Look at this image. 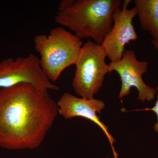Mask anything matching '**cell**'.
Listing matches in <instances>:
<instances>
[{
    "label": "cell",
    "instance_id": "7c38bea8",
    "mask_svg": "<svg viewBox=\"0 0 158 158\" xmlns=\"http://www.w3.org/2000/svg\"><path fill=\"white\" fill-rule=\"evenodd\" d=\"M112 151H113V156H114V158H118V154H117V152H116V151L115 150V149H113Z\"/></svg>",
    "mask_w": 158,
    "mask_h": 158
},
{
    "label": "cell",
    "instance_id": "8fae6325",
    "mask_svg": "<svg viewBox=\"0 0 158 158\" xmlns=\"http://www.w3.org/2000/svg\"><path fill=\"white\" fill-rule=\"evenodd\" d=\"M152 44L155 48L158 51V37L155 39H153Z\"/></svg>",
    "mask_w": 158,
    "mask_h": 158
},
{
    "label": "cell",
    "instance_id": "9c48e42d",
    "mask_svg": "<svg viewBox=\"0 0 158 158\" xmlns=\"http://www.w3.org/2000/svg\"><path fill=\"white\" fill-rule=\"evenodd\" d=\"M140 25L143 31H147L153 39L158 37V0H135Z\"/></svg>",
    "mask_w": 158,
    "mask_h": 158
},
{
    "label": "cell",
    "instance_id": "52a82bcc",
    "mask_svg": "<svg viewBox=\"0 0 158 158\" xmlns=\"http://www.w3.org/2000/svg\"><path fill=\"white\" fill-rule=\"evenodd\" d=\"M131 2V0H125L122 4V9L117 8L114 11L113 27L100 45L110 62L120 60L126 45L138 39L132 23L137 15V11L135 7L131 9L127 8Z\"/></svg>",
    "mask_w": 158,
    "mask_h": 158
},
{
    "label": "cell",
    "instance_id": "7a4b0ae2",
    "mask_svg": "<svg viewBox=\"0 0 158 158\" xmlns=\"http://www.w3.org/2000/svg\"><path fill=\"white\" fill-rule=\"evenodd\" d=\"M121 0H62L56 23L74 32L80 39L91 38L101 45L113 25V14Z\"/></svg>",
    "mask_w": 158,
    "mask_h": 158
},
{
    "label": "cell",
    "instance_id": "6da1fadb",
    "mask_svg": "<svg viewBox=\"0 0 158 158\" xmlns=\"http://www.w3.org/2000/svg\"><path fill=\"white\" fill-rule=\"evenodd\" d=\"M58 114L57 102L31 84L0 89V147L37 148Z\"/></svg>",
    "mask_w": 158,
    "mask_h": 158
},
{
    "label": "cell",
    "instance_id": "ba28073f",
    "mask_svg": "<svg viewBox=\"0 0 158 158\" xmlns=\"http://www.w3.org/2000/svg\"><path fill=\"white\" fill-rule=\"evenodd\" d=\"M58 114L65 119L75 117H81L88 119L98 126L105 133L112 148L115 149L113 143L116 141L108 131V127L103 123L97 113H101L105 107L104 102L101 100L92 98H78L71 94L65 92L57 102Z\"/></svg>",
    "mask_w": 158,
    "mask_h": 158
},
{
    "label": "cell",
    "instance_id": "277c9868",
    "mask_svg": "<svg viewBox=\"0 0 158 158\" xmlns=\"http://www.w3.org/2000/svg\"><path fill=\"white\" fill-rule=\"evenodd\" d=\"M107 56L100 45L88 40L83 44L76 64L72 85L81 98H93L102 86L105 77L111 72Z\"/></svg>",
    "mask_w": 158,
    "mask_h": 158
},
{
    "label": "cell",
    "instance_id": "30bf717a",
    "mask_svg": "<svg viewBox=\"0 0 158 158\" xmlns=\"http://www.w3.org/2000/svg\"><path fill=\"white\" fill-rule=\"evenodd\" d=\"M157 91L158 93L157 99L155 105L153 107L151 108H146L145 109H143V110H145V111H152V112H154L156 115L157 117V121L156 123L154 126V129L156 133L158 134V85L157 86L156 88Z\"/></svg>",
    "mask_w": 158,
    "mask_h": 158
},
{
    "label": "cell",
    "instance_id": "5b68a950",
    "mask_svg": "<svg viewBox=\"0 0 158 158\" xmlns=\"http://www.w3.org/2000/svg\"><path fill=\"white\" fill-rule=\"evenodd\" d=\"M23 83L31 84L46 94H48V90H59L47 77L40 66L39 58L34 54L0 61V89Z\"/></svg>",
    "mask_w": 158,
    "mask_h": 158
},
{
    "label": "cell",
    "instance_id": "3957f363",
    "mask_svg": "<svg viewBox=\"0 0 158 158\" xmlns=\"http://www.w3.org/2000/svg\"><path fill=\"white\" fill-rule=\"evenodd\" d=\"M34 48L39 54L40 66L51 81H56L65 69L75 65L82 46L81 39L62 27L52 29L48 36L34 37Z\"/></svg>",
    "mask_w": 158,
    "mask_h": 158
},
{
    "label": "cell",
    "instance_id": "8992f818",
    "mask_svg": "<svg viewBox=\"0 0 158 158\" xmlns=\"http://www.w3.org/2000/svg\"><path fill=\"white\" fill-rule=\"evenodd\" d=\"M109 65L111 71H116L121 79L119 98L128 95L131 88L135 87L138 90V101L144 103L153 100L156 90L146 85L142 79V75L148 69V62L139 61L134 51L127 49L120 60L110 62Z\"/></svg>",
    "mask_w": 158,
    "mask_h": 158
}]
</instances>
